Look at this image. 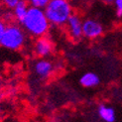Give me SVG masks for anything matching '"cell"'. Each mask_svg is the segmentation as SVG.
Wrapping results in <instances>:
<instances>
[{"mask_svg":"<svg viewBox=\"0 0 122 122\" xmlns=\"http://www.w3.org/2000/svg\"><path fill=\"white\" fill-rule=\"evenodd\" d=\"M98 115L105 122H114L115 121V111L110 106L101 104L98 106Z\"/></svg>","mask_w":122,"mask_h":122,"instance_id":"obj_10","label":"cell"},{"mask_svg":"<svg viewBox=\"0 0 122 122\" xmlns=\"http://www.w3.org/2000/svg\"><path fill=\"white\" fill-rule=\"evenodd\" d=\"M26 1H29V0H26Z\"/></svg>","mask_w":122,"mask_h":122,"instance_id":"obj_18","label":"cell"},{"mask_svg":"<svg viewBox=\"0 0 122 122\" xmlns=\"http://www.w3.org/2000/svg\"><path fill=\"white\" fill-rule=\"evenodd\" d=\"M54 66L53 64L46 59H41L35 63L34 65V71L35 74L41 78H47L51 76L53 72Z\"/></svg>","mask_w":122,"mask_h":122,"instance_id":"obj_7","label":"cell"},{"mask_svg":"<svg viewBox=\"0 0 122 122\" xmlns=\"http://www.w3.org/2000/svg\"><path fill=\"white\" fill-rule=\"evenodd\" d=\"M100 82L99 76L94 72H86L80 78V83L83 87H94Z\"/></svg>","mask_w":122,"mask_h":122,"instance_id":"obj_8","label":"cell"},{"mask_svg":"<svg viewBox=\"0 0 122 122\" xmlns=\"http://www.w3.org/2000/svg\"><path fill=\"white\" fill-rule=\"evenodd\" d=\"M103 1L107 3H111V2H114V0H103Z\"/></svg>","mask_w":122,"mask_h":122,"instance_id":"obj_15","label":"cell"},{"mask_svg":"<svg viewBox=\"0 0 122 122\" xmlns=\"http://www.w3.org/2000/svg\"><path fill=\"white\" fill-rule=\"evenodd\" d=\"M34 51L38 57L46 58L53 52V44L49 39L45 37H40L35 42Z\"/></svg>","mask_w":122,"mask_h":122,"instance_id":"obj_6","label":"cell"},{"mask_svg":"<svg viewBox=\"0 0 122 122\" xmlns=\"http://www.w3.org/2000/svg\"><path fill=\"white\" fill-rule=\"evenodd\" d=\"M49 23L54 26H64L72 14V9L68 0H50L44 9Z\"/></svg>","mask_w":122,"mask_h":122,"instance_id":"obj_2","label":"cell"},{"mask_svg":"<svg viewBox=\"0 0 122 122\" xmlns=\"http://www.w3.org/2000/svg\"><path fill=\"white\" fill-rule=\"evenodd\" d=\"M115 6H116V14L118 17L122 16V0H114Z\"/></svg>","mask_w":122,"mask_h":122,"instance_id":"obj_13","label":"cell"},{"mask_svg":"<svg viewBox=\"0 0 122 122\" xmlns=\"http://www.w3.org/2000/svg\"><path fill=\"white\" fill-rule=\"evenodd\" d=\"M25 31L34 37H44L49 31L50 23L45 15L44 9L29 7L26 16L21 22Z\"/></svg>","mask_w":122,"mask_h":122,"instance_id":"obj_1","label":"cell"},{"mask_svg":"<svg viewBox=\"0 0 122 122\" xmlns=\"http://www.w3.org/2000/svg\"><path fill=\"white\" fill-rule=\"evenodd\" d=\"M1 1L3 2V4L6 6V7L13 9L15 7V5L19 2V0H1Z\"/></svg>","mask_w":122,"mask_h":122,"instance_id":"obj_12","label":"cell"},{"mask_svg":"<svg viewBox=\"0 0 122 122\" xmlns=\"http://www.w3.org/2000/svg\"><path fill=\"white\" fill-rule=\"evenodd\" d=\"M26 41V35L22 27L16 24H10L6 26L0 45L3 48L11 51H17L24 46Z\"/></svg>","mask_w":122,"mask_h":122,"instance_id":"obj_3","label":"cell"},{"mask_svg":"<svg viewBox=\"0 0 122 122\" xmlns=\"http://www.w3.org/2000/svg\"><path fill=\"white\" fill-rule=\"evenodd\" d=\"M0 100H1V96H0Z\"/></svg>","mask_w":122,"mask_h":122,"instance_id":"obj_17","label":"cell"},{"mask_svg":"<svg viewBox=\"0 0 122 122\" xmlns=\"http://www.w3.org/2000/svg\"><path fill=\"white\" fill-rule=\"evenodd\" d=\"M68 32L72 40H78L82 37V21L80 16L76 14H71L66 22Z\"/></svg>","mask_w":122,"mask_h":122,"instance_id":"obj_5","label":"cell"},{"mask_svg":"<svg viewBox=\"0 0 122 122\" xmlns=\"http://www.w3.org/2000/svg\"><path fill=\"white\" fill-rule=\"evenodd\" d=\"M32 7L40 8V9H45V7L49 4L50 0H29L28 1Z\"/></svg>","mask_w":122,"mask_h":122,"instance_id":"obj_11","label":"cell"},{"mask_svg":"<svg viewBox=\"0 0 122 122\" xmlns=\"http://www.w3.org/2000/svg\"><path fill=\"white\" fill-rule=\"evenodd\" d=\"M2 88V83H1V81H0V89Z\"/></svg>","mask_w":122,"mask_h":122,"instance_id":"obj_16","label":"cell"},{"mask_svg":"<svg viewBox=\"0 0 122 122\" xmlns=\"http://www.w3.org/2000/svg\"><path fill=\"white\" fill-rule=\"evenodd\" d=\"M5 29H6V24H5V22H4L2 19H0V41H1V39H2V36H3V34H4Z\"/></svg>","mask_w":122,"mask_h":122,"instance_id":"obj_14","label":"cell"},{"mask_svg":"<svg viewBox=\"0 0 122 122\" xmlns=\"http://www.w3.org/2000/svg\"><path fill=\"white\" fill-rule=\"evenodd\" d=\"M103 33L102 25L93 19H86L82 22V36L88 39H95Z\"/></svg>","mask_w":122,"mask_h":122,"instance_id":"obj_4","label":"cell"},{"mask_svg":"<svg viewBox=\"0 0 122 122\" xmlns=\"http://www.w3.org/2000/svg\"><path fill=\"white\" fill-rule=\"evenodd\" d=\"M28 9H29L28 1H26V0H19V2H18L15 5V7L13 8V15L16 19L21 23L22 20L24 19V17L27 14Z\"/></svg>","mask_w":122,"mask_h":122,"instance_id":"obj_9","label":"cell"}]
</instances>
